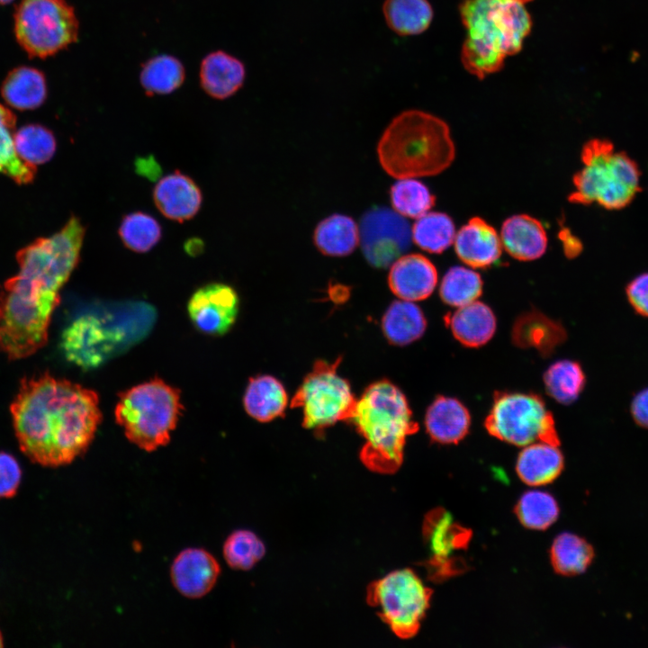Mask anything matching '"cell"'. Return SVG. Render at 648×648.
Returning a JSON list of instances; mask_svg holds the SVG:
<instances>
[{
  "mask_svg": "<svg viewBox=\"0 0 648 648\" xmlns=\"http://www.w3.org/2000/svg\"><path fill=\"white\" fill-rule=\"evenodd\" d=\"M85 234V226L72 216L58 232L17 253L18 271L0 291V350L9 359L26 358L45 346L60 290L79 262Z\"/></svg>",
  "mask_w": 648,
  "mask_h": 648,
  "instance_id": "cell-1",
  "label": "cell"
},
{
  "mask_svg": "<svg viewBox=\"0 0 648 648\" xmlns=\"http://www.w3.org/2000/svg\"><path fill=\"white\" fill-rule=\"evenodd\" d=\"M10 411L21 451L51 467L83 454L102 419L94 391L47 374L22 380Z\"/></svg>",
  "mask_w": 648,
  "mask_h": 648,
  "instance_id": "cell-2",
  "label": "cell"
},
{
  "mask_svg": "<svg viewBox=\"0 0 648 648\" xmlns=\"http://www.w3.org/2000/svg\"><path fill=\"white\" fill-rule=\"evenodd\" d=\"M532 0H461L466 35L461 50L464 68L479 79L498 72L507 57L518 53L530 33Z\"/></svg>",
  "mask_w": 648,
  "mask_h": 648,
  "instance_id": "cell-3",
  "label": "cell"
},
{
  "mask_svg": "<svg viewBox=\"0 0 648 648\" xmlns=\"http://www.w3.org/2000/svg\"><path fill=\"white\" fill-rule=\"evenodd\" d=\"M383 170L398 179L431 176L446 170L455 155L448 125L419 110L397 115L377 146Z\"/></svg>",
  "mask_w": 648,
  "mask_h": 648,
  "instance_id": "cell-4",
  "label": "cell"
},
{
  "mask_svg": "<svg viewBox=\"0 0 648 648\" xmlns=\"http://www.w3.org/2000/svg\"><path fill=\"white\" fill-rule=\"evenodd\" d=\"M365 439L362 463L378 473H393L402 464L406 438L418 424L403 392L389 381L369 385L356 401L350 419Z\"/></svg>",
  "mask_w": 648,
  "mask_h": 648,
  "instance_id": "cell-5",
  "label": "cell"
},
{
  "mask_svg": "<svg viewBox=\"0 0 648 648\" xmlns=\"http://www.w3.org/2000/svg\"><path fill=\"white\" fill-rule=\"evenodd\" d=\"M155 310L144 302L108 305L74 320L63 331L67 359L84 369L98 367L138 343L151 329Z\"/></svg>",
  "mask_w": 648,
  "mask_h": 648,
  "instance_id": "cell-6",
  "label": "cell"
},
{
  "mask_svg": "<svg viewBox=\"0 0 648 648\" xmlns=\"http://www.w3.org/2000/svg\"><path fill=\"white\" fill-rule=\"evenodd\" d=\"M181 410L179 391L154 379L123 392L114 413L127 438L151 452L168 443Z\"/></svg>",
  "mask_w": 648,
  "mask_h": 648,
  "instance_id": "cell-7",
  "label": "cell"
},
{
  "mask_svg": "<svg viewBox=\"0 0 648 648\" xmlns=\"http://www.w3.org/2000/svg\"><path fill=\"white\" fill-rule=\"evenodd\" d=\"M582 168L575 174V191L570 200L620 209L629 203L639 188V171L624 153L610 144L592 140L582 151Z\"/></svg>",
  "mask_w": 648,
  "mask_h": 648,
  "instance_id": "cell-8",
  "label": "cell"
},
{
  "mask_svg": "<svg viewBox=\"0 0 648 648\" xmlns=\"http://www.w3.org/2000/svg\"><path fill=\"white\" fill-rule=\"evenodd\" d=\"M484 426L492 436L517 446L535 442L560 445L552 413L533 392H497Z\"/></svg>",
  "mask_w": 648,
  "mask_h": 648,
  "instance_id": "cell-9",
  "label": "cell"
},
{
  "mask_svg": "<svg viewBox=\"0 0 648 648\" xmlns=\"http://www.w3.org/2000/svg\"><path fill=\"white\" fill-rule=\"evenodd\" d=\"M14 32L28 55L46 58L76 41L78 21L65 0H21Z\"/></svg>",
  "mask_w": 648,
  "mask_h": 648,
  "instance_id": "cell-10",
  "label": "cell"
},
{
  "mask_svg": "<svg viewBox=\"0 0 648 648\" xmlns=\"http://www.w3.org/2000/svg\"><path fill=\"white\" fill-rule=\"evenodd\" d=\"M340 362V357L334 363L317 361L296 391L291 407L302 410L304 428L320 431L351 419L357 400L337 373Z\"/></svg>",
  "mask_w": 648,
  "mask_h": 648,
  "instance_id": "cell-11",
  "label": "cell"
},
{
  "mask_svg": "<svg viewBox=\"0 0 648 648\" xmlns=\"http://www.w3.org/2000/svg\"><path fill=\"white\" fill-rule=\"evenodd\" d=\"M431 590L411 570L394 571L371 583L367 602L401 639L413 637L429 607Z\"/></svg>",
  "mask_w": 648,
  "mask_h": 648,
  "instance_id": "cell-12",
  "label": "cell"
},
{
  "mask_svg": "<svg viewBox=\"0 0 648 648\" xmlns=\"http://www.w3.org/2000/svg\"><path fill=\"white\" fill-rule=\"evenodd\" d=\"M409 222L397 212L374 207L362 217L359 239L366 261L375 268H386L410 245Z\"/></svg>",
  "mask_w": 648,
  "mask_h": 648,
  "instance_id": "cell-13",
  "label": "cell"
},
{
  "mask_svg": "<svg viewBox=\"0 0 648 648\" xmlns=\"http://www.w3.org/2000/svg\"><path fill=\"white\" fill-rule=\"evenodd\" d=\"M238 304V296L231 286L212 283L194 292L187 310L191 320L200 331L223 335L234 324Z\"/></svg>",
  "mask_w": 648,
  "mask_h": 648,
  "instance_id": "cell-14",
  "label": "cell"
},
{
  "mask_svg": "<svg viewBox=\"0 0 648 648\" xmlns=\"http://www.w3.org/2000/svg\"><path fill=\"white\" fill-rule=\"evenodd\" d=\"M220 568L207 551L188 548L182 551L171 567V580L175 588L184 597L199 598L214 587Z\"/></svg>",
  "mask_w": 648,
  "mask_h": 648,
  "instance_id": "cell-15",
  "label": "cell"
},
{
  "mask_svg": "<svg viewBox=\"0 0 648 648\" xmlns=\"http://www.w3.org/2000/svg\"><path fill=\"white\" fill-rule=\"evenodd\" d=\"M153 200L165 217L183 222L198 213L202 194L190 176L175 171L158 180L153 189Z\"/></svg>",
  "mask_w": 648,
  "mask_h": 648,
  "instance_id": "cell-16",
  "label": "cell"
},
{
  "mask_svg": "<svg viewBox=\"0 0 648 648\" xmlns=\"http://www.w3.org/2000/svg\"><path fill=\"white\" fill-rule=\"evenodd\" d=\"M437 284L434 264L420 254L400 256L392 264L388 275L391 291L400 300L418 302L427 299Z\"/></svg>",
  "mask_w": 648,
  "mask_h": 648,
  "instance_id": "cell-17",
  "label": "cell"
},
{
  "mask_svg": "<svg viewBox=\"0 0 648 648\" xmlns=\"http://www.w3.org/2000/svg\"><path fill=\"white\" fill-rule=\"evenodd\" d=\"M455 253L467 266L485 268L500 257L502 244L495 229L483 219L473 217L455 234Z\"/></svg>",
  "mask_w": 648,
  "mask_h": 648,
  "instance_id": "cell-18",
  "label": "cell"
},
{
  "mask_svg": "<svg viewBox=\"0 0 648 648\" xmlns=\"http://www.w3.org/2000/svg\"><path fill=\"white\" fill-rule=\"evenodd\" d=\"M500 237L508 255L520 261L536 260L547 248L548 238L544 226L527 214H517L505 220Z\"/></svg>",
  "mask_w": 648,
  "mask_h": 648,
  "instance_id": "cell-19",
  "label": "cell"
},
{
  "mask_svg": "<svg viewBox=\"0 0 648 648\" xmlns=\"http://www.w3.org/2000/svg\"><path fill=\"white\" fill-rule=\"evenodd\" d=\"M470 426L469 410L452 397L437 396L426 411V430L439 444H457L468 434Z\"/></svg>",
  "mask_w": 648,
  "mask_h": 648,
  "instance_id": "cell-20",
  "label": "cell"
},
{
  "mask_svg": "<svg viewBox=\"0 0 648 648\" xmlns=\"http://www.w3.org/2000/svg\"><path fill=\"white\" fill-rule=\"evenodd\" d=\"M512 342L521 348H535L550 356L566 338L563 326L542 312L532 310L519 315L511 331Z\"/></svg>",
  "mask_w": 648,
  "mask_h": 648,
  "instance_id": "cell-21",
  "label": "cell"
},
{
  "mask_svg": "<svg viewBox=\"0 0 648 648\" xmlns=\"http://www.w3.org/2000/svg\"><path fill=\"white\" fill-rule=\"evenodd\" d=\"M558 446L546 442H535L524 446L516 463V471L521 481L533 487L554 482L564 465V458Z\"/></svg>",
  "mask_w": 648,
  "mask_h": 648,
  "instance_id": "cell-22",
  "label": "cell"
},
{
  "mask_svg": "<svg viewBox=\"0 0 648 648\" xmlns=\"http://www.w3.org/2000/svg\"><path fill=\"white\" fill-rule=\"evenodd\" d=\"M245 77L244 64L223 51L210 53L201 65L202 87L216 99H226L233 95L243 86Z\"/></svg>",
  "mask_w": 648,
  "mask_h": 648,
  "instance_id": "cell-23",
  "label": "cell"
},
{
  "mask_svg": "<svg viewBox=\"0 0 648 648\" xmlns=\"http://www.w3.org/2000/svg\"><path fill=\"white\" fill-rule=\"evenodd\" d=\"M446 324L455 339L468 347L485 345L493 337L497 327L492 310L479 301L459 307L446 317Z\"/></svg>",
  "mask_w": 648,
  "mask_h": 648,
  "instance_id": "cell-24",
  "label": "cell"
},
{
  "mask_svg": "<svg viewBox=\"0 0 648 648\" xmlns=\"http://www.w3.org/2000/svg\"><path fill=\"white\" fill-rule=\"evenodd\" d=\"M288 397L283 384L271 375L250 379L243 398L247 413L260 422L283 416Z\"/></svg>",
  "mask_w": 648,
  "mask_h": 648,
  "instance_id": "cell-25",
  "label": "cell"
},
{
  "mask_svg": "<svg viewBox=\"0 0 648 648\" xmlns=\"http://www.w3.org/2000/svg\"><path fill=\"white\" fill-rule=\"evenodd\" d=\"M382 328L388 341L395 346H406L420 338L425 333L427 320L421 309L413 302L394 301L385 311Z\"/></svg>",
  "mask_w": 648,
  "mask_h": 648,
  "instance_id": "cell-26",
  "label": "cell"
},
{
  "mask_svg": "<svg viewBox=\"0 0 648 648\" xmlns=\"http://www.w3.org/2000/svg\"><path fill=\"white\" fill-rule=\"evenodd\" d=\"M1 94L5 102L15 109H35L46 99V80L38 69L19 67L7 75L2 84Z\"/></svg>",
  "mask_w": 648,
  "mask_h": 648,
  "instance_id": "cell-27",
  "label": "cell"
},
{
  "mask_svg": "<svg viewBox=\"0 0 648 648\" xmlns=\"http://www.w3.org/2000/svg\"><path fill=\"white\" fill-rule=\"evenodd\" d=\"M313 240L317 248L329 256H345L358 245L359 230L349 216L333 214L322 220L315 229Z\"/></svg>",
  "mask_w": 648,
  "mask_h": 648,
  "instance_id": "cell-28",
  "label": "cell"
},
{
  "mask_svg": "<svg viewBox=\"0 0 648 648\" xmlns=\"http://www.w3.org/2000/svg\"><path fill=\"white\" fill-rule=\"evenodd\" d=\"M382 14L388 27L400 36L422 33L434 14L428 0H385Z\"/></svg>",
  "mask_w": 648,
  "mask_h": 648,
  "instance_id": "cell-29",
  "label": "cell"
},
{
  "mask_svg": "<svg viewBox=\"0 0 648 648\" xmlns=\"http://www.w3.org/2000/svg\"><path fill=\"white\" fill-rule=\"evenodd\" d=\"M15 124V115L0 104V174L19 184H26L34 179L36 166L23 161L16 151Z\"/></svg>",
  "mask_w": 648,
  "mask_h": 648,
  "instance_id": "cell-30",
  "label": "cell"
},
{
  "mask_svg": "<svg viewBox=\"0 0 648 648\" xmlns=\"http://www.w3.org/2000/svg\"><path fill=\"white\" fill-rule=\"evenodd\" d=\"M546 393L564 405L573 403L583 392L586 376L581 365L572 360H559L544 374Z\"/></svg>",
  "mask_w": 648,
  "mask_h": 648,
  "instance_id": "cell-31",
  "label": "cell"
},
{
  "mask_svg": "<svg viewBox=\"0 0 648 648\" xmlns=\"http://www.w3.org/2000/svg\"><path fill=\"white\" fill-rule=\"evenodd\" d=\"M550 554L557 573L574 576L588 569L594 558V550L585 539L574 534L563 533L554 539Z\"/></svg>",
  "mask_w": 648,
  "mask_h": 648,
  "instance_id": "cell-32",
  "label": "cell"
},
{
  "mask_svg": "<svg viewBox=\"0 0 648 648\" xmlns=\"http://www.w3.org/2000/svg\"><path fill=\"white\" fill-rule=\"evenodd\" d=\"M455 227L453 220L443 212H428L418 217L411 230L413 241L421 249L439 254L454 240Z\"/></svg>",
  "mask_w": 648,
  "mask_h": 648,
  "instance_id": "cell-33",
  "label": "cell"
},
{
  "mask_svg": "<svg viewBox=\"0 0 648 648\" xmlns=\"http://www.w3.org/2000/svg\"><path fill=\"white\" fill-rule=\"evenodd\" d=\"M184 76V68L180 60L169 55H159L143 65L140 78L148 94H166L177 89Z\"/></svg>",
  "mask_w": 648,
  "mask_h": 648,
  "instance_id": "cell-34",
  "label": "cell"
},
{
  "mask_svg": "<svg viewBox=\"0 0 648 648\" xmlns=\"http://www.w3.org/2000/svg\"><path fill=\"white\" fill-rule=\"evenodd\" d=\"M482 286L477 272L464 266H453L442 278L439 295L446 304L459 308L477 301Z\"/></svg>",
  "mask_w": 648,
  "mask_h": 648,
  "instance_id": "cell-35",
  "label": "cell"
},
{
  "mask_svg": "<svg viewBox=\"0 0 648 648\" xmlns=\"http://www.w3.org/2000/svg\"><path fill=\"white\" fill-rule=\"evenodd\" d=\"M118 233L127 248L137 253H146L161 239L162 228L148 213L134 212L122 218Z\"/></svg>",
  "mask_w": 648,
  "mask_h": 648,
  "instance_id": "cell-36",
  "label": "cell"
},
{
  "mask_svg": "<svg viewBox=\"0 0 648 648\" xmlns=\"http://www.w3.org/2000/svg\"><path fill=\"white\" fill-rule=\"evenodd\" d=\"M391 201L395 212L409 218H418L435 204V196L415 178H401L391 188Z\"/></svg>",
  "mask_w": 648,
  "mask_h": 648,
  "instance_id": "cell-37",
  "label": "cell"
},
{
  "mask_svg": "<svg viewBox=\"0 0 648 648\" xmlns=\"http://www.w3.org/2000/svg\"><path fill=\"white\" fill-rule=\"evenodd\" d=\"M14 142L20 158L34 166L50 160L57 147L51 130L39 124L26 125L16 130Z\"/></svg>",
  "mask_w": 648,
  "mask_h": 648,
  "instance_id": "cell-38",
  "label": "cell"
},
{
  "mask_svg": "<svg viewBox=\"0 0 648 648\" xmlns=\"http://www.w3.org/2000/svg\"><path fill=\"white\" fill-rule=\"evenodd\" d=\"M516 513L526 527L544 530L558 518L559 507L551 494L534 490L521 496L516 507Z\"/></svg>",
  "mask_w": 648,
  "mask_h": 648,
  "instance_id": "cell-39",
  "label": "cell"
},
{
  "mask_svg": "<svg viewBox=\"0 0 648 648\" xmlns=\"http://www.w3.org/2000/svg\"><path fill=\"white\" fill-rule=\"evenodd\" d=\"M266 554L264 543L248 530H238L230 535L223 545L227 563L236 570H249Z\"/></svg>",
  "mask_w": 648,
  "mask_h": 648,
  "instance_id": "cell-40",
  "label": "cell"
},
{
  "mask_svg": "<svg viewBox=\"0 0 648 648\" xmlns=\"http://www.w3.org/2000/svg\"><path fill=\"white\" fill-rule=\"evenodd\" d=\"M21 478L22 471L16 459L10 454L0 452V498L14 496Z\"/></svg>",
  "mask_w": 648,
  "mask_h": 648,
  "instance_id": "cell-41",
  "label": "cell"
},
{
  "mask_svg": "<svg viewBox=\"0 0 648 648\" xmlns=\"http://www.w3.org/2000/svg\"><path fill=\"white\" fill-rule=\"evenodd\" d=\"M627 300L634 311L648 318V273L634 278L626 289Z\"/></svg>",
  "mask_w": 648,
  "mask_h": 648,
  "instance_id": "cell-42",
  "label": "cell"
},
{
  "mask_svg": "<svg viewBox=\"0 0 648 648\" xmlns=\"http://www.w3.org/2000/svg\"><path fill=\"white\" fill-rule=\"evenodd\" d=\"M630 412L636 425L648 429V388L635 394L631 402Z\"/></svg>",
  "mask_w": 648,
  "mask_h": 648,
  "instance_id": "cell-43",
  "label": "cell"
},
{
  "mask_svg": "<svg viewBox=\"0 0 648 648\" xmlns=\"http://www.w3.org/2000/svg\"><path fill=\"white\" fill-rule=\"evenodd\" d=\"M11 1H13V0H0V4H8V3H10Z\"/></svg>",
  "mask_w": 648,
  "mask_h": 648,
  "instance_id": "cell-44",
  "label": "cell"
},
{
  "mask_svg": "<svg viewBox=\"0 0 648 648\" xmlns=\"http://www.w3.org/2000/svg\"><path fill=\"white\" fill-rule=\"evenodd\" d=\"M3 641H4V639H3L2 634H1V632H0V647H2L3 644H3Z\"/></svg>",
  "mask_w": 648,
  "mask_h": 648,
  "instance_id": "cell-45",
  "label": "cell"
}]
</instances>
